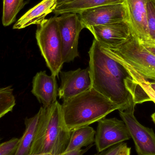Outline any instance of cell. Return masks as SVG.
I'll use <instances>...</instances> for the list:
<instances>
[{
  "mask_svg": "<svg viewBox=\"0 0 155 155\" xmlns=\"http://www.w3.org/2000/svg\"><path fill=\"white\" fill-rule=\"evenodd\" d=\"M133 82L139 84L144 91L147 98V101H153L155 104V92L148 84L147 80L142 75L136 76L133 79Z\"/></svg>",
  "mask_w": 155,
  "mask_h": 155,
  "instance_id": "obj_22",
  "label": "cell"
},
{
  "mask_svg": "<svg viewBox=\"0 0 155 155\" xmlns=\"http://www.w3.org/2000/svg\"><path fill=\"white\" fill-rule=\"evenodd\" d=\"M135 104L124 110H118L131 138L134 143L137 155H155V134L152 128L141 124L134 115Z\"/></svg>",
  "mask_w": 155,
  "mask_h": 155,
  "instance_id": "obj_6",
  "label": "cell"
},
{
  "mask_svg": "<svg viewBox=\"0 0 155 155\" xmlns=\"http://www.w3.org/2000/svg\"><path fill=\"white\" fill-rule=\"evenodd\" d=\"M84 28L117 22L128 21L124 4L107 5L78 13Z\"/></svg>",
  "mask_w": 155,
  "mask_h": 155,
  "instance_id": "obj_9",
  "label": "cell"
},
{
  "mask_svg": "<svg viewBox=\"0 0 155 155\" xmlns=\"http://www.w3.org/2000/svg\"><path fill=\"white\" fill-rule=\"evenodd\" d=\"M147 0H125L128 22L132 33L139 42L151 39L148 25Z\"/></svg>",
  "mask_w": 155,
  "mask_h": 155,
  "instance_id": "obj_12",
  "label": "cell"
},
{
  "mask_svg": "<svg viewBox=\"0 0 155 155\" xmlns=\"http://www.w3.org/2000/svg\"><path fill=\"white\" fill-rule=\"evenodd\" d=\"M97 123L94 141L97 152H102L131 138L128 129L122 120L105 117Z\"/></svg>",
  "mask_w": 155,
  "mask_h": 155,
  "instance_id": "obj_8",
  "label": "cell"
},
{
  "mask_svg": "<svg viewBox=\"0 0 155 155\" xmlns=\"http://www.w3.org/2000/svg\"><path fill=\"white\" fill-rule=\"evenodd\" d=\"M147 10L150 38L155 40V0H147Z\"/></svg>",
  "mask_w": 155,
  "mask_h": 155,
  "instance_id": "obj_20",
  "label": "cell"
},
{
  "mask_svg": "<svg viewBox=\"0 0 155 155\" xmlns=\"http://www.w3.org/2000/svg\"><path fill=\"white\" fill-rule=\"evenodd\" d=\"M74 1V0H57V6L63 4L67 3Z\"/></svg>",
  "mask_w": 155,
  "mask_h": 155,
  "instance_id": "obj_27",
  "label": "cell"
},
{
  "mask_svg": "<svg viewBox=\"0 0 155 155\" xmlns=\"http://www.w3.org/2000/svg\"><path fill=\"white\" fill-rule=\"evenodd\" d=\"M35 37L41 54L51 74L59 77L64 63L57 16L45 19L38 25Z\"/></svg>",
  "mask_w": 155,
  "mask_h": 155,
  "instance_id": "obj_5",
  "label": "cell"
},
{
  "mask_svg": "<svg viewBox=\"0 0 155 155\" xmlns=\"http://www.w3.org/2000/svg\"><path fill=\"white\" fill-rule=\"evenodd\" d=\"M101 51L119 63L128 73L137 72L147 80L155 81V55L131 34L127 40L115 47L100 45Z\"/></svg>",
  "mask_w": 155,
  "mask_h": 155,
  "instance_id": "obj_4",
  "label": "cell"
},
{
  "mask_svg": "<svg viewBox=\"0 0 155 155\" xmlns=\"http://www.w3.org/2000/svg\"><path fill=\"white\" fill-rule=\"evenodd\" d=\"M61 35L63 60L64 63L72 61L79 56L78 38L84 28L79 15L76 13L64 14L57 16Z\"/></svg>",
  "mask_w": 155,
  "mask_h": 155,
  "instance_id": "obj_7",
  "label": "cell"
},
{
  "mask_svg": "<svg viewBox=\"0 0 155 155\" xmlns=\"http://www.w3.org/2000/svg\"><path fill=\"white\" fill-rule=\"evenodd\" d=\"M39 111L40 117L30 155L61 154L71 134L64 124L61 105L56 101L51 105L41 107Z\"/></svg>",
  "mask_w": 155,
  "mask_h": 155,
  "instance_id": "obj_3",
  "label": "cell"
},
{
  "mask_svg": "<svg viewBox=\"0 0 155 155\" xmlns=\"http://www.w3.org/2000/svg\"><path fill=\"white\" fill-rule=\"evenodd\" d=\"M131 148L128 147L127 144H126L121 149V151L117 155H131Z\"/></svg>",
  "mask_w": 155,
  "mask_h": 155,
  "instance_id": "obj_26",
  "label": "cell"
},
{
  "mask_svg": "<svg viewBox=\"0 0 155 155\" xmlns=\"http://www.w3.org/2000/svg\"><path fill=\"white\" fill-rule=\"evenodd\" d=\"M25 0H3L2 22L5 26L12 24L19 12L25 4Z\"/></svg>",
  "mask_w": 155,
  "mask_h": 155,
  "instance_id": "obj_18",
  "label": "cell"
},
{
  "mask_svg": "<svg viewBox=\"0 0 155 155\" xmlns=\"http://www.w3.org/2000/svg\"><path fill=\"white\" fill-rule=\"evenodd\" d=\"M95 133V130L89 126L74 129L71 132L69 143L62 154L93 144L94 143Z\"/></svg>",
  "mask_w": 155,
  "mask_h": 155,
  "instance_id": "obj_16",
  "label": "cell"
},
{
  "mask_svg": "<svg viewBox=\"0 0 155 155\" xmlns=\"http://www.w3.org/2000/svg\"><path fill=\"white\" fill-rule=\"evenodd\" d=\"M126 144L125 143H120L102 152H97V153L90 155H117Z\"/></svg>",
  "mask_w": 155,
  "mask_h": 155,
  "instance_id": "obj_23",
  "label": "cell"
},
{
  "mask_svg": "<svg viewBox=\"0 0 155 155\" xmlns=\"http://www.w3.org/2000/svg\"><path fill=\"white\" fill-rule=\"evenodd\" d=\"M62 111L64 124L69 131L87 126L120 107L93 87L63 101Z\"/></svg>",
  "mask_w": 155,
  "mask_h": 155,
  "instance_id": "obj_2",
  "label": "cell"
},
{
  "mask_svg": "<svg viewBox=\"0 0 155 155\" xmlns=\"http://www.w3.org/2000/svg\"><path fill=\"white\" fill-rule=\"evenodd\" d=\"M92 87L120 107L134 103L129 91L131 77L124 66L104 53L95 40L88 52Z\"/></svg>",
  "mask_w": 155,
  "mask_h": 155,
  "instance_id": "obj_1",
  "label": "cell"
},
{
  "mask_svg": "<svg viewBox=\"0 0 155 155\" xmlns=\"http://www.w3.org/2000/svg\"><path fill=\"white\" fill-rule=\"evenodd\" d=\"M61 87L58 89V96L63 101L74 97L92 87L88 67L85 69L61 71Z\"/></svg>",
  "mask_w": 155,
  "mask_h": 155,
  "instance_id": "obj_10",
  "label": "cell"
},
{
  "mask_svg": "<svg viewBox=\"0 0 155 155\" xmlns=\"http://www.w3.org/2000/svg\"><path fill=\"white\" fill-rule=\"evenodd\" d=\"M53 155L52 154L49 153H42V154H36V155Z\"/></svg>",
  "mask_w": 155,
  "mask_h": 155,
  "instance_id": "obj_30",
  "label": "cell"
},
{
  "mask_svg": "<svg viewBox=\"0 0 155 155\" xmlns=\"http://www.w3.org/2000/svg\"><path fill=\"white\" fill-rule=\"evenodd\" d=\"M152 119H153V121L154 123L155 124V113H154L152 115Z\"/></svg>",
  "mask_w": 155,
  "mask_h": 155,
  "instance_id": "obj_29",
  "label": "cell"
},
{
  "mask_svg": "<svg viewBox=\"0 0 155 155\" xmlns=\"http://www.w3.org/2000/svg\"><path fill=\"white\" fill-rule=\"evenodd\" d=\"M94 145L92 144L86 147L85 149H77L71 152H68L62 154L60 155H84Z\"/></svg>",
  "mask_w": 155,
  "mask_h": 155,
  "instance_id": "obj_25",
  "label": "cell"
},
{
  "mask_svg": "<svg viewBox=\"0 0 155 155\" xmlns=\"http://www.w3.org/2000/svg\"><path fill=\"white\" fill-rule=\"evenodd\" d=\"M125 0H74L57 5L53 12L56 15L71 13H78L84 10L107 5L124 3Z\"/></svg>",
  "mask_w": 155,
  "mask_h": 155,
  "instance_id": "obj_15",
  "label": "cell"
},
{
  "mask_svg": "<svg viewBox=\"0 0 155 155\" xmlns=\"http://www.w3.org/2000/svg\"><path fill=\"white\" fill-rule=\"evenodd\" d=\"M146 49L155 55V40L150 39L143 42H139Z\"/></svg>",
  "mask_w": 155,
  "mask_h": 155,
  "instance_id": "obj_24",
  "label": "cell"
},
{
  "mask_svg": "<svg viewBox=\"0 0 155 155\" xmlns=\"http://www.w3.org/2000/svg\"><path fill=\"white\" fill-rule=\"evenodd\" d=\"M15 105V97L12 87H0V118L12 111Z\"/></svg>",
  "mask_w": 155,
  "mask_h": 155,
  "instance_id": "obj_19",
  "label": "cell"
},
{
  "mask_svg": "<svg viewBox=\"0 0 155 155\" xmlns=\"http://www.w3.org/2000/svg\"><path fill=\"white\" fill-rule=\"evenodd\" d=\"M19 143V139L13 138L0 144V155H15Z\"/></svg>",
  "mask_w": 155,
  "mask_h": 155,
  "instance_id": "obj_21",
  "label": "cell"
},
{
  "mask_svg": "<svg viewBox=\"0 0 155 155\" xmlns=\"http://www.w3.org/2000/svg\"><path fill=\"white\" fill-rule=\"evenodd\" d=\"M39 112L33 117H26L25 120V129L22 136L19 139V143L15 155H30L34 140L40 117Z\"/></svg>",
  "mask_w": 155,
  "mask_h": 155,
  "instance_id": "obj_17",
  "label": "cell"
},
{
  "mask_svg": "<svg viewBox=\"0 0 155 155\" xmlns=\"http://www.w3.org/2000/svg\"><path fill=\"white\" fill-rule=\"evenodd\" d=\"M54 75H47L45 71L37 73L32 81L31 92L44 106H49L57 101L58 84Z\"/></svg>",
  "mask_w": 155,
  "mask_h": 155,
  "instance_id": "obj_13",
  "label": "cell"
},
{
  "mask_svg": "<svg viewBox=\"0 0 155 155\" xmlns=\"http://www.w3.org/2000/svg\"><path fill=\"white\" fill-rule=\"evenodd\" d=\"M148 84H149L150 86L152 87V89L155 92V81H148Z\"/></svg>",
  "mask_w": 155,
  "mask_h": 155,
  "instance_id": "obj_28",
  "label": "cell"
},
{
  "mask_svg": "<svg viewBox=\"0 0 155 155\" xmlns=\"http://www.w3.org/2000/svg\"><path fill=\"white\" fill-rule=\"evenodd\" d=\"M100 45L113 47L127 40L132 30L127 21L91 26L88 29Z\"/></svg>",
  "mask_w": 155,
  "mask_h": 155,
  "instance_id": "obj_11",
  "label": "cell"
},
{
  "mask_svg": "<svg viewBox=\"0 0 155 155\" xmlns=\"http://www.w3.org/2000/svg\"><path fill=\"white\" fill-rule=\"evenodd\" d=\"M57 6V0H43L29 10L16 21L14 29H21L32 25L41 24Z\"/></svg>",
  "mask_w": 155,
  "mask_h": 155,
  "instance_id": "obj_14",
  "label": "cell"
}]
</instances>
